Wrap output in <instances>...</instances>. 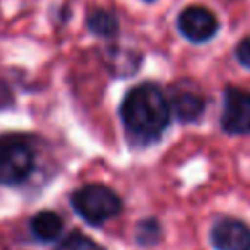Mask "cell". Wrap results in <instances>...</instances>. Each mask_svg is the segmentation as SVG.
Here are the masks:
<instances>
[{
	"label": "cell",
	"mask_w": 250,
	"mask_h": 250,
	"mask_svg": "<svg viewBox=\"0 0 250 250\" xmlns=\"http://www.w3.org/2000/svg\"><path fill=\"white\" fill-rule=\"evenodd\" d=\"M123 125L141 139H158L170 123V104L154 84H141L129 90L121 102Z\"/></svg>",
	"instance_id": "cell-1"
},
{
	"label": "cell",
	"mask_w": 250,
	"mask_h": 250,
	"mask_svg": "<svg viewBox=\"0 0 250 250\" xmlns=\"http://www.w3.org/2000/svg\"><path fill=\"white\" fill-rule=\"evenodd\" d=\"M72 209L90 225H102L121 211L119 195L102 184H88L76 189L70 197Z\"/></svg>",
	"instance_id": "cell-2"
},
{
	"label": "cell",
	"mask_w": 250,
	"mask_h": 250,
	"mask_svg": "<svg viewBox=\"0 0 250 250\" xmlns=\"http://www.w3.org/2000/svg\"><path fill=\"white\" fill-rule=\"evenodd\" d=\"M33 152L31 146L14 137H0V184L16 186L29 178L33 170Z\"/></svg>",
	"instance_id": "cell-3"
},
{
	"label": "cell",
	"mask_w": 250,
	"mask_h": 250,
	"mask_svg": "<svg viewBox=\"0 0 250 250\" xmlns=\"http://www.w3.org/2000/svg\"><path fill=\"white\" fill-rule=\"evenodd\" d=\"M221 125L230 135L250 133V94L238 88L225 90Z\"/></svg>",
	"instance_id": "cell-4"
},
{
	"label": "cell",
	"mask_w": 250,
	"mask_h": 250,
	"mask_svg": "<svg viewBox=\"0 0 250 250\" xmlns=\"http://www.w3.org/2000/svg\"><path fill=\"white\" fill-rule=\"evenodd\" d=\"M217 18L211 10L203 6H189L178 18V29L182 35L193 43H203L217 33Z\"/></svg>",
	"instance_id": "cell-5"
},
{
	"label": "cell",
	"mask_w": 250,
	"mask_h": 250,
	"mask_svg": "<svg viewBox=\"0 0 250 250\" xmlns=\"http://www.w3.org/2000/svg\"><path fill=\"white\" fill-rule=\"evenodd\" d=\"M215 250H250V229L238 219H219L211 229Z\"/></svg>",
	"instance_id": "cell-6"
},
{
	"label": "cell",
	"mask_w": 250,
	"mask_h": 250,
	"mask_svg": "<svg viewBox=\"0 0 250 250\" xmlns=\"http://www.w3.org/2000/svg\"><path fill=\"white\" fill-rule=\"evenodd\" d=\"M203 107H205V102H203L201 94L189 92V90L174 92L172 102H170V109L184 123H189V121L199 119V115L203 113Z\"/></svg>",
	"instance_id": "cell-7"
},
{
	"label": "cell",
	"mask_w": 250,
	"mask_h": 250,
	"mask_svg": "<svg viewBox=\"0 0 250 250\" xmlns=\"http://www.w3.org/2000/svg\"><path fill=\"white\" fill-rule=\"evenodd\" d=\"M31 232L41 242H51L62 232V219L53 211H39L31 217Z\"/></svg>",
	"instance_id": "cell-8"
},
{
	"label": "cell",
	"mask_w": 250,
	"mask_h": 250,
	"mask_svg": "<svg viewBox=\"0 0 250 250\" xmlns=\"http://www.w3.org/2000/svg\"><path fill=\"white\" fill-rule=\"evenodd\" d=\"M88 27L96 35L109 37L117 31V20L107 10H94V14H90V18H88Z\"/></svg>",
	"instance_id": "cell-9"
},
{
	"label": "cell",
	"mask_w": 250,
	"mask_h": 250,
	"mask_svg": "<svg viewBox=\"0 0 250 250\" xmlns=\"http://www.w3.org/2000/svg\"><path fill=\"white\" fill-rule=\"evenodd\" d=\"M160 240V225L154 219H145L137 225V242L143 246H154Z\"/></svg>",
	"instance_id": "cell-10"
},
{
	"label": "cell",
	"mask_w": 250,
	"mask_h": 250,
	"mask_svg": "<svg viewBox=\"0 0 250 250\" xmlns=\"http://www.w3.org/2000/svg\"><path fill=\"white\" fill-rule=\"evenodd\" d=\"M55 250H104V248L98 242H94L92 238H88L80 232H72Z\"/></svg>",
	"instance_id": "cell-11"
},
{
	"label": "cell",
	"mask_w": 250,
	"mask_h": 250,
	"mask_svg": "<svg viewBox=\"0 0 250 250\" xmlns=\"http://www.w3.org/2000/svg\"><path fill=\"white\" fill-rule=\"evenodd\" d=\"M236 59H238L240 64H244L246 68H250V37H244L236 45Z\"/></svg>",
	"instance_id": "cell-12"
},
{
	"label": "cell",
	"mask_w": 250,
	"mask_h": 250,
	"mask_svg": "<svg viewBox=\"0 0 250 250\" xmlns=\"http://www.w3.org/2000/svg\"><path fill=\"white\" fill-rule=\"evenodd\" d=\"M12 104V98H10V90L6 88V84L0 80V107L4 105H10Z\"/></svg>",
	"instance_id": "cell-13"
},
{
	"label": "cell",
	"mask_w": 250,
	"mask_h": 250,
	"mask_svg": "<svg viewBox=\"0 0 250 250\" xmlns=\"http://www.w3.org/2000/svg\"><path fill=\"white\" fill-rule=\"evenodd\" d=\"M146 2H152V0H146Z\"/></svg>",
	"instance_id": "cell-14"
}]
</instances>
